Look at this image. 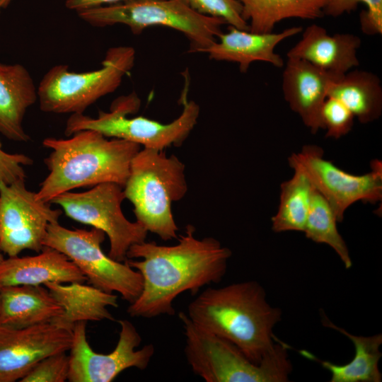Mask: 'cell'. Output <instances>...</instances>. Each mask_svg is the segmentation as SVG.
<instances>
[{"label":"cell","mask_w":382,"mask_h":382,"mask_svg":"<svg viewBox=\"0 0 382 382\" xmlns=\"http://www.w3.org/2000/svg\"><path fill=\"white\" fill-rule=\"evenodd\" d=\"M130 0H66L65 6L67 8L75 10L77 12L86 9L102 6L103 4H115Z\"/></svg>","instance_id":"cell-32"},{"label":"cell","mask_w":382,"mask_h":382,"mask_svg":"<svg viewBox=\"0 0 382 382\" xmlns=\"http://www.w3.org/2000/svg\"><path fill=\"white\" fill-rule=\"evenodd\" d=\"M185 164L163 150L141 149L133 158L124 186L134 207L136 221L163 241L178 238L172 203L187 192Z\"/></svg>","instance_id":"cell-4"},{"label":"cell","mask_w":382,"mask_h":382,"mask_svg":"<svg viewBox=\"0 0 382 382\" xmlns=\"http://www.w3.org/2000/svg\"><path fill=\"white\" fill-rule=\"evenodd\" d=\"M37 98V89L25 67L0 64V133L12 141H28L23 121Z\"/></svg>","instance_id":"cell-20"},{"label":"cell","mask_w":382,"mask_h":382,"mask_svg":"<svg viewBox=\"0 0 382 382\" xmlns=\"http://www.w3.org/2000/svg\"><path fill=\"white\" fill-rule=\"evenodd\" d=\"M322 323L325 327L334 329L347 336L354 347V356L348 364L338 365L328 361H320L304 352L307 357L320 362L322 366L331 374L330 382H381L382 374L378 363L382 354L380 347L382 344V335L372 336H357L350 334L342 328L332 323L326 316H322Z\"/></svg>","instance_id":"cell-22"},{"label":"cell","mask_w":382,"mask_h":382,"mask_svg":"<svg viewBox=\"0 0 382 382\" xmlns=\"http://www.w3.org/2000/svg\"><path fill=\"white\" fill-rule=\"evenodd\" d=\"M281 185L279 204L272 217V229L276 233L296 231L303 232L308 216L313 185L299 170Z\"/></svg>","instance_id":"cell-25"},{"label":"cell","mask_w":382,"mask_h":382,"mask_svg":"<svg viewBox=\"0 0 382 382\" xmlns=\"http://www.w3.org/2000/svg\"><path fill=\"white\" fill-rule=\"evenodd\" d=\"M86 281V277L67 256L48 247L36 255L9 257L0 262V287Z\"/></svg>","instance_id":"cell-18"},{"label":"cell","mask_w":382,"mask_h":382,"mask_svg":"<svg viewBox=\"0 0 382 382\" xmlns=\"http://www.w3.org/2000/svg\"><path fill=\"white\" fill-rule=\"evenodd\" d=\"M95 27L115 24L128 26L133 34L154 26L181 32L190 42L189 52H204L222 33L226 23L202 15L191 8L188 0H130L77 12Z\"/></svg>","instance_id":"cell-6"},{"label":"cell","mask_w":382,"mask_h":382,"mask_svg":"<svg viewBox=\"0 0 382 382\" xmlns=\"http://www.w3.org/2000/svg\"><path fill=\"white\" fill-rule=\"evenodd\" d=\"M123 188L114 183H100L86 192H64L50 203L59 205L70 219L103 231L110 241L108 255L125 262L129 248L145 241L148 231L137 221H130L125 216Z\"/></svg>","instance_id":"cell-10"},{"label":"cell","mask_w":382,"mask_h":382,"mask_svg":"<svg viewBox=\"0 0 382 382\" xmlns=\"http://www.w3.org/2000/svg\"><path fill=\"white\" fill-rule=\"evenodd\" d=\"M288 162L293 170L303 173L328 201L338 222L355 202L375 204L382 199V164L378 160L371 163L370 172L354 175L326 160L320 146L305 145L299 152L292 154Z\"/></svg>","instance_id":"cell-11"},{"label":"cell","mask_w":382,"mask_h":382,"mask_svg":"<svg viewBox=\"0 0 382 382\" xmlns=\"http://www.w3.org/2000/svg\"><path fill=\"white\" fill-rule=\"evenodd\" d=\"M186 226L173 245L146 241L132 245L125 262L143 279L139 297L129 303L131 317L153 318L173 315V301L185 291L195 294L204 286L221 281L232 253L216 238H197Z\"/></svg>","instance_id":"cell-1"},{"label":"cell","mask_w":382,"mask_h":382,"mask_svg":"<svg viewBox=\"0 0 382 382\" xmlns=\"http://www.w3.org/2000/svg\"><path fill=\"white\" fill-rule=\"evenodd\" d=\"M183 101L181 114L171 122L164 124L138 116L141 101L135 93L122 96L111 104L109 111H99L96 117L83 113H74L66 121V136L81 130H94L108 138H117L136 143L146 149L164 150L170 146H180L197 125L199 106L187 101L186 94Z\"/></svg>","instance_id":"cell-7"},{"label":"cell","mask_w":382,"mask_h":382,"mask_svg":"<svg viewBox=\"0 0 382 382\" xmlns=\"http://www.w3.org/2000/svg\"><path fill=\"white\" fill-rule=\"evenodd\" d=\"M119 339L115 348L108 354L97 353L91 347L86 337V322L75 324L69 349L70 382H111L129 368L144 370L154 354V347L149 344L140 349L141 337L127 320H120Z\"/></svg>","instance_id":"cell-12"},{"label":"cell","mask_w":382,"mask_h":382,"mask_svg":"<svg viewBox=\"0 0 382 382\" xmlns=\"http://www.w3.org/2000/svg\"><path fill=\"white\" fill-rule=\"evenodd\" d=\"M33 159L23 154H10L2 149L0 140V181L11 184L25 180V166L33 164Z\"/></svg>","instance_id":"cell-31"},{"label":"cell","mask_w":382,"mask_h":382,"mask_svg":"<svg viewBox=\"0 0 382 382\" xmlns=\"http://www.w3.org/2000/svg\"><path fill=\"white\" fill-rule=\"evenodd\" d=\"M360 3L366 6L359 16L361 31L369 35H381L382 0H327L323 13L337 17L355 10Z\"/></svg>","instance_id":"cell-27"},{"label":"cell","mask_w":382,"mask_h":382,"mask_svg":"<svg viewBox=\"0 0 382 382\" xmlns=\"http://www.w3.org/2000/svg\"><path fill=\"white\" fill-rule=\"evenodd\" d=\"M328 97L340 100L361 123L373 122L382 113L381 80L371 71H349L331 83Z\"/></svg>","instance_id":"cell-23"},{"label":"cell","mask_w":382,"mask_h":382,"mask_svg":"<svg viewBox=\"0 0 382 382\" xmlns=\"http://www.w3.org/2000/svg\"><path fill=\"white\" fill-rule=\"evenodd\" d=\"M11 0H0V11L1 8H6Z\"/></svg>","instance_id":"cell-33"},{"label":"cell","mask_w":382,"mask_h":382,"mask_svg":"<svg viewBox=\"0 0 382 382\" xmlns=\"http://www.w3.org/2000/svg\"><path fill=\"white\" fill-rule=\"evenodd\" d=\"M0 326L23 328L50 323L62 308L44 285L0 287Z\"/></svg>","instance_id":"cell-21"},{"label":"cell","mask_w":382,"mask_h":382,"mask_svg":"<svg viewBox=\"0 0 382 382\" xmlns=\"http://www.w3.org/2000/svg\"><path fill=\"white\" fill-rule=\"evenodd\" d=\"M25 183L0 181V250L8 257L24 250L40 252L48 225L58 221L62 214L50 203L37 199Z\"/></svg>","instance_id":"cell-13"},{"label":"cell","mask_w":382,"mask_h":382,"mask_svg":"<svg viewBox=\"0 0 382 382\" xmlns=\"http://www.w3.org/2000/svg\"><path fill=\"white\" fill-rule=\"evenodd\" d=\"M197 12L223 19L226 24L239 30H248L249 26L241 16V6L236 0H188Z\"/></svg>","instance_id":"cell-29"},{"label":"cell","mask_w":382,"mask_h":382,"mask_svg":"<svg viewBox=\"0 0 382 382\" xmlns=\"http://www.w3.org/2000/svg\"><path fill=\"white\" fill-rule=\"evenodd\" d=\"M301 31V27H291L278 33H256L229 25L228 32L222 33L219 41L204 52L208 54L210 59L238 63L242 73H245L254 62H267L282 68L284 60L274 52L276 46Z\"/></svg>","instance_id":"cell-16"},{"label":"cell","mask_w":382,"mask_h":382,"mask_svg":"<svg viewBox=\"0 0 382 382\" xmlns=\"http://www.w3.org/2000/svg\"><path fill=\"white\" fill-rule=\"evenodd\" d=\"M337 216L328 201L313 187L303 230L305 236L317 243L331 247L345 268L349 269L352 261L347 244L337 230Z\"/></svg>","instance_id":"cell-26"},{"label":"cell","mask_w":382,"mask_h":382,"mask_svg":"<svg viewBox=\"0 0 382 382\" xmlns=\"http://www.w3.org/2000/svg\"><path fill=\"white\" fill-rule=\"evenodd\" d=\"M4 256L2 255V252L0 250V262L4 260Z\"/></svg>","instance_id":"cell-34"},{"label":"cell","mask_w":382,"mask_h":382,"mask_svg":"<svg viewBox=\"0 0 382 382\" xmlns=\"http://www.w3.org/2000/svg\"><path fill=\"white\" fill-rule=\"evenodd\" d=\"M249 31L272 33L275 25L288 18L313 20L322 17L327 0H236Z\"/></svg>","instance_id":"cell-24"},{"label":"cell","mask_w":382,"mask_h":382,"mask_svg":"<svg viewBox=\"0 0 382 382\" xmlns=\"http://www.w3.org/2000/svg\"><path fill=\"white\" fill-rule=\"evenodd\" d=\"M69 355L59 352L39 361L21 382H64L68 380Z\"/></svg>","instance_id":"cell-30"},{"label":"cell","mask_w":382,"mask_h":382,"mask_svg":"<svg viewBox=\"0 0 382 382\" xmlns=\"http://www.w3.org/2000/svg\"><path fill=\"white\" fill-rule=\"evenodd\" d=\"M135 50L132 47H110L100 69L82 73L58 64L43 76L37 88L40 108L45 112L83 113L100 98L114 92L133 68Z\"/></svg>","instance_id":"cell-8"},{"label":"cell","mask_w":382,"mask_h":382,"mask_svg":"<svg viewBox=\"0 0 382 382\" xmlns=\"http://www.w3.org/2000/svg\"><path fill=\"white\" fill-rule=\"evenodd\" d=\"M94 130H81L69 139L48 137L51 150L44 159L49 174L36 192L37 199L50 203L55 197L74 189L114 183L124 187L131 163L141 146L121 139H108Z\"/></svg>","instance_id":"cell-3"},{"label":"cell","mask_w":382,"mask_h":382,"mask_svg":"<svg viewBox=\"0 0 382 382\" xmlns=\"http://www.w3.org/2000/svg\"><path fill=\"white\" fill-rule=\"evenodd\" d=\"M105 236L96 228L69 229L57 221L48 225L43 245L67 256L93 286L108 293L117 292L132 303L141 292L142 277L125 261L115 260L103 251Z\"/></svg>","instance_id":"cell-9"},{"label":"cell","mask_w":382,"mask_h":382,"mask_svg":"<svg viewBox=\"0 0 382 382\" xmlns=\"http://www.w3.org/2000/svg\"><path fill=\"white\" fill-rule=\"evenodd\" d=\"M0 299H1V296H0Z\"/></svg>","instance_id":"cell-35"},{"label":"cell","mask_w":382,"mask_h":382,"mask_svg":"<svg viewBox=\"0 0 382 382\" xmlns=\"http://www.w3.org/2000/svg\"><path fill=\"white\" fill-rule=\"evenodd\" d=\"M45 286L62 308L54 323L72 330L79 322L114 320L108 307H118V296L83 282H49Z\"/></svg>","instance_id":"cell-19"},{"label":"cell","mask_w":382,"mask_h":382,"mask_svg":"<svg viewBox=\"0 0 382 382\" xmlns=\"http://www.w3.org/2000/svg\"><path fill=\"white\" fill-rule=\"evenodd\" d=\"M185 337V354L195 374L207 382H285L292 371L289 345L277 340L259 364L233 343L196 324L180 312Z\"/></svg>","instance_id":"cell-5"},{"label":"cell","mask_w":382,"mask_h":382,"mask_svg":"<svg viewBox=\"0 0 382 382\" xmlns=\"http://www.w3.org/2000/svg\"><path fill=\"white\" fill-rule=\"evenodd\" d=\"M342 76L305 60L287 58L282 81L284 98L313 134L323 129L320 110L330 85Z\"/></svg>","instance_id":"cell-15"},{"label":"cell","mask_w":382,"mask_h":382,"mask_svg":"<svg viewBox=\"0 0 382 382\" xmlns=\"http://www.w3.org/2000/svg\"><path fill=\"white\" fill-rule=\"evenodd\" d=\"M361 45L359 36L351 33L329 35L317 24L308 26L301 40L287 52V58L305 60L338 76H343L359 64L357 51Z\"/></svg>","instance_id":"cell-17"},{"label":"cell","mask_w":382,"mask_h":382,"mask_svg":"<svg viewBox=\"0 0 382 382\" xmlns=\"http://www.w3.org/2000/svg\"><path fill=\"white\" fill-rule=\"evenodd\" d=\"M187 315L201 328L222 337L259 364L274 347V326L282 311L272 306L256 281L208 287L187 306Z\"/></svg>","instance_id":"cell-2"},{"label":"cell","mask_w":382,"mask_h":382,"mask_svg":"<svg viewBox=\"0 0 382 382\" xmlns=\"http://www.w3.org/2000/svg\"><path fill=\"white\" fill-rule=\"evenodd\" d=\"M354 116L340 100L328 97L320 110L323 129L327 137L339 139L348 134L354 124Z\"/></svg>","instance_id":"cell-28"},{"label":"cell","mask_w":382,"mask_h":382,"mask_svg":"<svg viewBox=\"0 0 382 382\" xmlns=\"http://www.w3.org/2000/svg\"><path fill=\"white\" fill-rule=\"evenodd\" d=\"M72 330L54 323L13 328L0 326V382L21 381L43 358L69 350Z\"/></svg>","instance_id":"cell-14"}]
</instances>
